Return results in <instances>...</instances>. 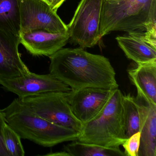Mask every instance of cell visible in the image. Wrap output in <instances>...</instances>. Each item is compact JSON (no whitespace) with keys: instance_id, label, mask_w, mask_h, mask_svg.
<instances>
[{"instance_id":"1","label":"cell","mask_w":156,"mask_h":156,"mask_svg":"<svg viewBox=\"0 0 156 156\" xmlns=\"http://www.w3.org/2000/svg\"><path fill=\"white\" fill-rule=\"evenodd\" d=\"M50 74L72 90L86 87L115 89L116 73L106 57L83 48H62L49 56Z\"/></svg>"},{"instance_id":"2","label":"cell","mask_w":156,"mask_h":156,"mask_svg":"<svg viewBox=\"0 0 156 156\" xmlns=\"http://www.w3.org/2000/svg\"><path fill=\"white\" fill-rule=\"evenodd\" d=\"M156 31V0H103L100 39L113 31Z\"/></svg>"},{"instance_id":"3","label":"cell","mask_w":156,"mask_h":156,"mask_svg":"<svg viewBox=\"0 0 156 156\" xmlns=\"http://www.w3.org/2000/svg\"><path fill=\"white\" fill-rule=\"evenodd\" d=\"M1 111L7 124L21 138L50 147L66 141L77 140L79 133L69 128L56 125L33 113L15 98Z\"/></svg>"},{"instance_id":"4","label":"cell","mask_w":156,"mask_h":156,"mask_svg":"<svg viewBox=\"0 0 156 156\" xmlns=\"http://www.w3.org/2000/svg\"><path fill=\"white\" fill-rule=\"evenodd\" d=\"M123 94L118 88L102 112L93 120L83 124L77 140L106 147H119L126 139L122 106Z\"/></svg>"},{"instance_id":"5","label":"cell","mask_w":156,"mask_h":156,"mask_svg":"<svg viewBox=\"0 0 156 156\" xmlns=\"http://www.w3.org/2000/svg\"><path fill=\"white\" fill-rule=\"evenodd\" d=\"M67 92H51L19 99L33 113L56 125L80 133L83 124L74 115L66 98Z\"/></svg>"},{"instance_id":"6","label":"cell","mask_w":156,"mask_h":156,"mask_svg":"<svg viewBox=\"0 0 156 156\" xmlns=\"http://www.w3.org/2000/svg\"><path fill=\"white\" fill-rule=\"evenodd\" d=\"M103 0H81L68 25L70 41L82 48H91L101 40L99 30Z\"/></svg>"},{"instance_id":"7","label":"cell","mask_w":156,"mask_h":156,"mask_svg":"<svg viewBox=\"0 0 156 156\" xmlns=\"http://www.w3.org/2000/svg\"><path fill=\"white\" fill-rule=\"evenodd\" d=\"M20 32L40 30L52 33L67 32V25L47 2L20 0Z\"/></svg>"},{"instance_id":"8","label":"cell","mask_w":156,"mask_h":156,"mask_svg":"<svg viewBox=\"0 0 156 156\" xmlns=\"http://www.w3.org/2000/svg\"><path fill=\"white\" fill-rule=\"evenodd\" d=\"M115 89L86 87L71 90L66 93V96L72 112L84 124L93 120L102 112Z\"/></svg>"},{"instance_id":"9","label":"cell","mask_w":156,"mask_h":156,"mask_svg":"<svg viewBox=\"0 0 156 156\" xmlns=\"http://www.w3.org/2000/svg\"><path fill=\"white\" fill-rule=\"evenodd\" d=\"M0 85L6 91L16 94L19 99L51 92H69L71 88L50 74H37L30 72L13 79L0 78Z\"/></svg>"},{"instance_id":"10","label":"cell","mask_w":156,"mask_h":156,"mask_svg":"<svg viewBox=\"0 0 156 156\" xmlns=\"http://www.w3.org/2000/svg\"><path fill=\"white\" fill-rule=\"evenodd\" d=\"M116 40L126 57L137 64L156 61V34L134 31Z\"/></svg>"},{"instance_id":"11","label":"cell","mask_w":156,"mask_h":156,"mask_svg":"<svg viewBox=\"0 0 156 156\" xmlns=\"http://www.w3.org/2000/svg\"><path fill=\"white\" fill-rule=\"evenodd\" d=\"M20 36L0 30V78L13 79L30 73L19 52Z\"/></svg>"},{"instance_id":"12","label":"cell","mask_w":156,"mask_h":156,"mask_svg":"<svg viewBox=\"0 0 156 156\" xmlns=\"http://www.w3.org/2000/svg\"><path fill=\"white\" fill-rule=\"evenodd\" d=\"M20 42L34 56H50L68 42V32L52 33L44 30L22 32Z\"/></svg>"},{"instance_id":"13","label":"cell","mask_w":156,"mask_h":156,"mask_svg":"<svg viewBox=\"0 0 156 156\" xmlns=\"http://www.w3.org/2000/svg\"><path fill=\"white\" fill-rule=\"evenodd\" d=\"M139 107L140 144L138 156H156V105L137 95Z\"/></svg>"},{"instance_id":"14","label":"cell","mask_w":156,"mask_h":156,"mask_svg":"<svg viewBox=\"0 0 156 156\" xmlns=\"http://www.w3.org/2000/svg\"><path fill=\"white\" fill-rule=\"evenodd\" d=\"M131 83L137 95L151 105H156V61L137 64L128 70Z\"/></svg>"},{"instance_id":"15","label":"cell","mask_w":156,"mask_h":156,"mask_svg":"<svg viewBox=\"0 0 156 156\" xmlns=\"http://www.w3.org/2000/svg\"><path fill=\"white\" fill-rule=\"evenodd\" d=\"M20 0H0V30L20 36Z\"/></svg>"},{"instance_id":"16","label":"cell","mask_w":156,"mask_h":156,"mask_svg":"<svg viewBox=\"0 0 156 156\" xmlns=\"http://www.w3.org/2000/svg\"><path fill=\"white\" fill-rule=\"evenodd\" d=\"M64 147V151L70 156H126L119 148L106 147L95 144L80 142L77 140Z\"/></svg>"},{"instance_id":"17","label":"cell","mask_w":156,"mask_h":156,"mask_svg":"<svg viewBox=\"0 0 156 156\" xmlns=\"http://www.w3.org/2000/svg\"><path fill=\"white\" fill-rule=\"evenodd\" d=\"M124 125L126 138L139 132L140 126L139 107L136 98L130 94L122 97Z\"/></svg>"},{"instance_id":"18","label":"cell","mask_w":156,"mask_h":156,"mask_svg":"<svg viewBox=\"0 0 156 156\" xmlns=\"http://www.w3.org/2000/svg\"><path fill=\"white\" fill-rule=\"evenodd\" d=\"M4 140L10 156H24L25 151L19 134L8 124L4 129Z\"/></svg>"},{"instance_id":"19","label":"cell","mask_w":156,"mask_h":156,"mask_svg":"<svg viewBox=\"0 0 156 156\" xmlns=\"http://www.w3.org/2000/svg\"><path fill=\"white\" fill-rule=\"evenodd\" d=\"M140 137V132L139 131L127 138L122 144L125 149L124 153L126 156H138Z\"/></svg>"},{"instance_id":"20","label":"cell","mask_w":156,"mask_h":156,"mask_svg":"<svg viewBox=\"0 0 156 156\" xmlns=\"http://www.w3.org/2000/svg\"><path fill=\"white\" fill-rule=\"evenodd\" d=\"M7 124L4 114L0 109V156H10L4 140V129Z\"/></svg>"},{"instance_id":"21","label":"cell","mask_w":156,"mask_h":156,"mask_svg":"<svg viewBox=\"0 0 156 156\" xmlns=\"http://www.w3.org/2000/svg\"><path fill=\"white\" fill-rule=\"evenodd\" d=\"M66 1V0H48V3L54 10L57 11Z\"/></svg>"},{"instance_id":"22","label":"cell","mask_w":156,"mask_h":156,"mask_svg":"<svg viewBox=\"0 0 156 156\" xmlns=\"http://www.w3.org/2000/svg\"><path fill=\"white\" fill-rule=\"evenodd\" d=\"M46 156H69V154L63 151L62 152H54V153H50L46 154Z\"/></svg>"},{"instance_id":"23","label":"cell","mask_w":156,"mask_h":156,"mask_svg":"<svg viewBox=\"0 0 156 156\" xmlns=\"http://www.w3.org/2000/svg\"><path fill=\"white\" fill-rule=\"evenodd\" d=\"M44 1L47 2H48V0H44Z\"/></svg>"}]
</instances>
